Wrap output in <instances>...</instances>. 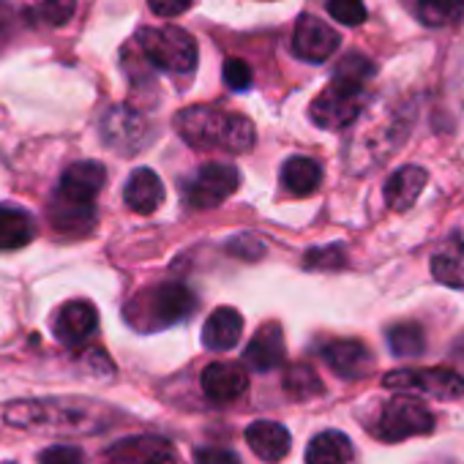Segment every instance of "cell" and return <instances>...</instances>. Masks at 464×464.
<instances>
[{
    "mask_svg": "<svg viewBox=\"0 0 464 464\" xmlns=\"http://www.w3.org/2000/svg\"><path fill=\"white\" fill-rule=\"evenodd\" d=\"M328 14L347 28H355L366 20V6L363 0H331L328 4Z\"/></svg>",
    "mask_w": 464,
    "mask_h": 464,
    "instance_id": "31",
    "label": "cell"
},
{
    "mask_svg": "<svg viewBox=\"0 0 464 464\" xmlns=\"http://www.w3.org/2000/svg\"><path fill=\"white\" fill-rule=\"evenodd\" d=\"M339 44H342L339 34L331 25H325L323 20L309 17V14L298 20L295 34H293V53L301 61L323 63V61H328L336 53Z\"/></svg>",
    "mask_w": 464,
    "mask_h": 464,
    "instance_id": "10",
    "label": "cell"
},
{
    "mask_svg": "<svg viewBox=\"0 0 464 464\" xmlns=\"http://www.w3.org/2000/svg\"><path fill=\"white\" fill-rule=\"evenodd\" d=\"M374 72H377L374 63L366 61L363 55H347V58L336 66L334 80L347 82V85H361V88H366V82L374 77Z\"/></svg>",
    "mask_w": 464,
    "mask_h": 464,
    "instance_id": "29",
    "label": "cell"
},
{
    "mask_svg": "<svg viewBox=\"0 0 464 464\" xmlns=\"http://www.w3.org/2000/svg\"><path fill=\"white\" fill-rule=\"evenodd\" d=\"M39 464H85V456L74 445H53V448L42 450Z\"/></svg>",
    "mask_w": 464,
    "mask_h": 464,
    "instance_id": "33",
    "label": "cell"
},
{
    "mask_svg": "<svg viewBox=\"0 0 464 464\" xmlns=\"http://www.w3.org/2000/svg\"><path fill=\"white\" fill-rule=\"evenodd\" d=\"M388 347L399 358H418L426 347V336L418 323H399L388 331Z\"/></svg>",
    "mask_w": 464,
    "mask_h": 464,
    "instance_id": "27",
    "label": "cell"
},
{
    "mask_svg": "<svg viewBox=\"0 0 464 464\" xmlns=\"http://www.w3.org/2000/svg\"><path fill=\"white\" fill-rule=\"evenodd\" d=\"M123 199H126V205L134 213L148 216V213H153L161 205V199H164V183H161V178L153 169L140 167V169H134L129 175L126 188H123Z\"/></svg>",
    "mask_w": 464,
    "mask_h": 464,
    "instance_id": "19",
    "label": "cell"
},
{
    "mask_svg": "<svg viewBox=\"0 0 464 464\" xmlns=\"http://www.w3.org/2000/svg\"><path fill=\"white\" fill-rule=\"evenodd\" d=\"M385 388L393 391H418L434 399H459L464 393V380L445 366H434V369H396L391 374H385L382 380Z\"/></svg>",
    "mask_w": 464,
    "mask_h": 464,
    "instance_id": "8",
    "label": "cell"
},
{
    "mask_svg": "<svg viewBox=\"0 0 464 464\" xmlns=\"http://www.w3.org/2000/svg\"><path fill=\"white\" fill-rule=\"evenodd\" d=\"M194 464H241V459L229 448H199L194 453Z\"/></svg>",
    "mask_w": 464,
    "mask_h": 464,
    "instance_id": "35",
    "label": "cell"
},
{
    "mask_svg": "<svg viewBox=\"0 0 464 464\" xmlns=\"http://www.w3.org/2000/svg\"><path fill=\"white\" fill-rule=\"evenodd\" d=\"M285 391L295 399H312V396L323 393V380L317 377V372L312 366L295 363L285 374Z\"/></svg>",
    "mask_w": 464,
    "mask_h": 464,
    "instance_id": "28",
    "label": "cell"
},
{
    "mask_svg": "<svg viewBox=\"0 0 464 464\" xmlns=\"http://www.w3.org/2000/svg\"><path fill=\"white\" fill-rule=\"evenodd\" d=\"M429 183V172L423 167L407 164L401 169H396L388 183H385V202L391 210H407L415 205V199L420 197V191Z\"/></svg>",
    "mask_w": 464,
    "mask_h": 464,
    "instance_id": "20",
    "label": "cell"
},
{
    "mask_svg": "<svg viewBox=\"0 0 464 464\" xmlns=\"http://www.w3.org/2000/svg\"><path fill=\"white\" fill-rule=\"evenodd\" d=\"M74 9H77V0H39L36 14H39L42 23L58 28V25H66L74 17Z\"/></svg>",
    "mask_w": 464,
    "mask_h": 464,
    "instance_id": "30",
    "label": "cell"
},
{
    "mask_svg": "<svg viewBox=\"0 0 464 464\" xmlns=\"http://www.w3.org/2000/svg\"><path fill=\"white\" fill-rule=\"evenodd\" d=\"M323 180V169L314 159L309 156H293L287 159V164L282 167V186L295 194V197H306L312 194Z\"/></svg>",
    "mask_w": 464,
    "mask_h": 464,
    "instance_id": "25",
    "label": "cell"
},
{
    "mask_svg": "<svg viewBox=\"0 0 464 464\" xmlns=\"http://www.w3.org/2000/svg\"><path fill=\"white\" fill-rule=\"evenodd\" d=\"M9 423L17 426H47L53 431H99L104 420H96L88 407H66V401H23L12 404L6 412Z\"/></svg>",
    "mask_w": 464,
    "mask_h": 464,
    "instance_id": "3",
    "label": "cell"
},
{
    "mask_svg": "<svg viewBox=\"0 0 464 464\" xmlns=\"http://www.w3.org/2000/svg\"><path fill=\"white\" fill-rule=\"evenodd\" d=\"M36 238V221L20 208L0 205V249H23Z\"/></svg>",
    "mask_w": 464,
    "mask_h": 464,
    "instance_id": "22",
    "label": "cell"
},
{
    "mask_svg": "<svg viewBox=\"0 0 464 464\" xmlns=\"http://www.w3.org/2000/svg\"><path fill=\"white\" fill-rule=\"evenodd\" d=\"M353 459V442L347 434L328 429L306 445V464H347Z\"/></svg>",
    "mask_w": 464,
    "mask_h": 464,
    "instance_id": "23",
    "label": "cell"
},
{
    "mask_svg": "<svg viewBox=\"0 0 464 464\" xmlns=\"http://www.w3.org/2000/svg\"><path fill=\"white\" fill-rule=\"evenodd\" d=\"M107 464H180L172 445L159 437H126L107 450Z\"/></svg>",
    "mask_w": 464,
    "mask_h": 464,
    "instance_id": "11",
    "label": "cell"
},
{
    "mask_svg": "<svg viewBox=\"0 0 464 464\" xmlns=\"http://www.w3.org/2000/svg\"><path fill=\"white\" fill-rule=\"evenodd\" d=\"M249 388V374L241 363L216 361L202 372V391L213 401H236Z\"/></svg>",
    "mask_w": 464,
    "mask_h": 464,
    "instance_id": "13",
    "label": "cell"
},
{
    "mask_svg": "<svg viewBox=\"0 0 464 464\" xmlns=\"http://www.w3.org/2000/svg\"><path fill=\"white\" fill-rule=\"evenodd\" d=\"M194 293L180 285V282H164L159 287H153L150 293L140 295L129 309H137L134 314L129 312V317H137V325L142 328H167L175 325L180 320H186L194 312Z\"/></svg>",
    "mask_w": 464,
    "mask_h": 464,
    "instance_id": "4",
    "label": "cell"
},
{
    "mask_svg": "<svg viewBox=\"0 0 464 464\" xmlns=\"http://www.w3.org/2000/svg\"><path fill=\"white\" fill-rule=\"evenodd\" d=\"M418 17L429 28H448L464 20V0H418Z\"/></svg>",
    "mask_w": 464,
    "mask_h": 464,
    "instance_id": "26",
    "label": "cell"
},
{
    "mask_svg": "<svg viewBox=\"0 0 464 464\" xmlns=\"http://www.w3.org/2000/svg\"><path fill=\"white\" fill-rule=\"evenodd\" d=\"M241 186V172L238 167H232V164H205L194 172V178L183 186L186 191V202L188 208H216L221 205L227 197H232L238 191Z\"/></svg>",
    "mask_w": 464,
    "mask_h": 464,
    "instance_id": "7",
    "label": "cell"
},
{
    "mask_svg": "<svg viewBox=\"0 0 464 464\" xmlns=\"http://www.w3.org/2000/svg\"><path fill=\"white\" fill-rule=\"evenodd\" d=\"M431 274L437 282L464 290V238L453 236L434 257H431Z\"/></svg>",
    "mask_w": 464,
    "mask_h": 464,
    "instance_id": "24",
    "label": "cell"
},
{
    "mask_svg": "<svg viewBox=\"0 0 464 464\" xmlns=\"http://www.w3.org/2000/svg\"><path fill=\"white\" fill-rule=\"evenodd\" d=\"M434 429V415L420 399L412 396H393L382 404L380 418L374 423V437L382 442H401L410 437L429 434Z\"/></svg>",
    "mask_w": 464,
    "mask_h": 464,
    "instance_id": "5",
    "label": "cell"
},
{
    "mask_svg": "<svg viewBox=\"0 0 464 464\" xmlns=\"http://www.w3.org/2000/svg\"><path fill=\"white\" fill-rule=\"evenodd\" d=\"M137 47L142 50L150 66L169 74H191L197 66V44L178 25L140 28Z\"/></svg>",
    "mask_w": 464,
    "mask_h": 464,
    "instance_id": "2",
    "label": "cell"
},
{
    "mask_svg": "<svg viewBox=\"0 0 464 464\" xmlns=\"http://www.w3.org/2000/svg\"><path fill=\"white\" fill-rule=\"evenodd\" d=\"M148 6L156 17H180L183 12H188L194 6V0H148Z\"/></svg>",
    "mask_w": 464,
    "mask_h": 464,
    "instance_id": "36",
    "label": "cell"
},
{
    "mask_svg": "<svg viewBox=\"0 0 464 464\" xmlns=\"http://www.w3.org/2000/svg\"><path fill=\"white\" fill-rule=\"evenodd\" d=\"M224 82H227L232 91H249L252 82H255V74H252V69H249L246 61H241V58H229V61L224 63Z\"/></svg>",
    "mask_w": 464,
    "mask_h": 464,
    "instance_id": "32",
    "label": "cell"
},
{
    "mask_svg": "<svg viewBox=\"0 0 464 464\" xmlns=\"http://www.w3.org/2000/svg\"><path fill=\"white\" fill-rule=\"evenodd\" d=\"M12 28H14V12L6 0H0V42H6Z\"/></svg>",
    "mask_w": 464,
    "mask_h": 464,
    "instance_id": "37",
    "label": "cell"
},
{
    "mask_svg": "<svg viewBox=\"0 0 464 464\" xmlns=\"http://www.w3.org/2000/svg\"><path fill=\"white\" fill-rule=\"evenodd\" d=\"M244 334V317L238 309L232 306H221L216 309L205 325H202V344L213 353H227L241 342Z\"/></svg>",
    "mask_w": 464,
    "mask_h": 464,
    "instance_id": "17",
    "label": "cell"
},
{
    "mask_svg": "<svg viewBox=\"0 0 464 464\" xmlns=\"http://www.w3.org/2000/svg\"><path fill=\"white\" fill-rule=\"evenodd\" d=\"M104 180H107V169L99 161H77L63 172L55 194L74 199V202L96 205V197L104 188Z\"/></svg>",
    "mask_w": 464,
    "mask_h": 464,
    "instance_id": "14",
    "label": "cell"
},
{
    "mask_svg": "<svg viewBox=\"0 0 464 464\" xmlns=\"http://www.w3.org/2000/svg\"><path fill=\"white\" fill-rule=\"evenodd\" d=\"M50 221L63 236H85L93 229L96 221V205L88 202H74L66 197H53L50 202Z\"/></svg>",
    "mask_w": 464,
    "mask_h": 464,
    "instance_id": "21",
    "label": "cell"
},
{
    "mask_svg": "<svg viewBox=\"0 0 464 464\" xmlns=\"http://www.w3.org/2000/svg\"><path fill=\"white\" fill-rule=\"evenodd\" d=\"M285 355H287V350H285L282 325L268 323V325H263V328L255 334V339L249 342V347H246V353H244V361H246V366L255 369V372H271V369H276V366L285 363Z\"/></svg>",
    "mask_w": 464,
    "mask_h": 464,
    "instance_id": "16",
    "label": "cell"
},
{
    "mask_svg": "<svg viewBox=\"0 0 464 464\" xmlns=\"http://www.w3.org/2000/svg\"><path fill=\"white\" fill-rule=\"evenodd\" d=\"M363 104H366V88L331 80V85L312 102L309 115L320 129L339 131L347 129L363 112Z\"/></svg>",
    "mask_w": 464,
    "mask_h": 464,
    "instance_id": "6",
    "label": "cell"
},
{
    "mask_svg": "<svg viewBox=\"0 0 464 464\" xmlns=\"http://www.w3.org/2000/svg\"><path fill=\"white\" fill-rule=\"evenodd\" d=\"M102 137L104 142L118 153H137L148 145V123L145 118L131 107H112L102 121Z\"/></svg>",
    "mask_w": 464,
    "mask_h": 464,
    "instance_id": "9",
    "label": "cell"
},
{
    "mask_svg": "<svg viewBox=\"0 0 464 464\" xmlns=\"http://www.w3.org/2000/svg\"><path fill=\"white\" fill-rule=\"evenodd\" d=\"M96 328H99V314L96 306L88 301H72L55 317V336L66 347H77L88 342L96 334Z\"/></svg>",
    "mask_w": 464,
    "mask_h": 464,
    "instance_id": "15",
    "label": "cell"
},
{
    "mask_svg": "<svg viewBox=\"0 0 464 464\" xmlns=\"http://www.w3.org/2000/svg\"><path fill=\"white\" fill-rule=\"evenodd\" d=\"M175 129L186 145L197 150H227L246 153L255 145V123L244 115L227 112L213 104L186 107L175 118Z\"/></svg>",
    "mask_w": 464,
    "mask_h": 464,
    "instance_id": "1",
    "label": "cell"
},
{
    "mask_svg": "<svg viewBox=\"0 0 464 464\" xmlns=\"http://www.w3.org/2000/svg\"><path fill=\"white\" fill-rule=\"evenodd\" d=\"M320 355L344 380H361L374 366V358H372L369 347L363 342H358V339H336V342H328L320 350Z\"/></svg>",
    "mask_w": 464,
    "mask_h": 464,
    "instance_id": "12",
    "label": "cell"
},
{
    "mask_svg": "<svg viewBox=\"0 0 464 464\" xmlns=\"http://www.w3.org/2000/svg\"><path fill=\"white\" fill-rule=\"evenodd\" d=\"M342 266H344V255L339 246L314 249L306 255V268H342Z\"/></svg>",
    "mask_w": 464,
    "mask_h": 464,
    "instance_id": "34",
    "label": "cell"
},
{
    "mask_svg": "<svg viewBox=\"0 0 464 464\" xmlns=\"http://www.w3.org/2000/svg\"><path fill=\"white\" fill-rule=\"evenodd\" d=\"M246 442L255 450L257 459L263 461H282L290 453L293 437L287 431V426L276 423V420H255L246 429Z\"/></svg>",
    "mask_w": 464,
    "mask_h": 464,
    "instance_id": "18",
    "label": "cell"
}]
</instances>
